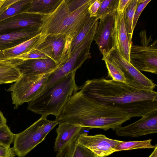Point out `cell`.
Masks as SVG:
<instances>
[{"label": "cell", "mask_w": 157, "mask_h": 157, "mask_svg": "<svg viewBox=\"0 0 157 157\" xmlns=\"http://www.w3.org/2000/svg\"><path fill=\"white\" fill-rule=\"evenodd\" d=\"M80 90L89 98L119 109L132 117L157 111V93L154 90L140 89L103 78L86 80Z\"/></svg>", "instance_id": "cell-1"}, {"label": "cell", "mask_w": 157, "mask_h": 157, "mask_svg": "<svg viewBox=\"0 0 157 157\" xmlns=\"http://www.w3.org/2000/svg\"><path fill=\"white\" fill-rule=\"evenodd\" d=\"M132 117L117 108L90 98L81 91L75 93L56 120L58 124L68 123L88 128L116 130Z\"/></svg>", "instance_id": "cell-2"}, {"label": "cell", "mask_w": 157, "mask_h": 157, "mask_svg": "<svg viewBox=\"0 0 157 157\" xmlns=\"http://www.w3.org/2000/svg\"><path fill=\"white\" fill-rule=\"evenodd\" d=\"M76 71L67 75L28 102L27 109L41 116L59 117L71 97L80 90L75 80Z\"/></svg>", "instance_id": "cell-3"}, {"label": "cell", "mask_w": 157, "mask_h": 157, "mask_svg": "<svg viewBox=\"0 0 157 157\" xmlns=\"http://www.w3.org/2000/svg\"><path fill=\"white\" fill-rule=\"evenodd\" d=\"M91 0L77 10L70 11L65 0H63L52 14L44 15L40 34L45 36L50 34L65 35L72 41L90 18L88 11Z\"/></svg>", "instance_id": "cell-4"}, {"label": "cell", "mask_w": 157, "mask_h": 157, "mask_svg": "<svg viewBox=\"0 0 157 157\" xmlns=\"http://www.w3.org/2000/svg\"><path fill=\"white\" fill-rule=\"evenodd\" d=\"M140 45H132L130 63L140 71L157 74V40L153 41L151 36L147 35L144 29L139 33Z\"/></svg>", "instance_id": "cell-5"}, {"label": "cell", "mask_w": 157, "mask_h": 157, "mask_svg": "<svg viewBox=\"0 0 157 157\" xmlns=\"http://www.w3.org/2000/svg\"><path fill=\"white\" fill-rule=\"evenodd\" d=\"M50 73L21 75L7 90L11 92L12 102L15 107L29 102L38 95L44 89Z\"/></svg>", "instance_id": "cell-6"}, {"label": "cell", "mask_w": 157, "mask_h": 157, "mask_svg": "<svg viewBox=\"0 0 157 157\" xmlns=\"http://www.w3.org/2000/svg\"><path fill=\"white\" fill-rule=\"evenodd\" d=\"M98 23L94 25L76 51L68 59L51 73L44 87L47 89L69 74L81 67L84 62L91 57L90 49L97 29Z\"/></svg>", "instance_id": "cell-7"}, {"label": "cell", "mask_w": 157, "mask_h": 157, "mask_svg": "<svg viewBox=\"0 0 157 157\" xmlns=\"http://www.w3.org/2000/svg\"><path fill=\"white\" fill-rule=\"evenodd\" d=\"M106 56L118 66L124 75L126 84L142 90H153L155 88V83L135 68L115 48H112Z\"/></svg>", "instance_id": "cell-8"}, {"label": "cell", "mask_w": 157, "mask_h": 157, "mask_svg": "<svg viewBox=\"0 0 157 157\" xmlns=\"http://www.w3.org/2000/svg\"><path fill=\"white\" fill-rule=\"evenodd\" d=\"M36 48L46 51L58 67L70 58L69 50L72 41L64 34H50L44 37Z\"/></svg>", "instance_id": "cell-9"}, {"label": "cell", "mask_w": 157, "mask_h": 157, "mask_svg": "<svg viewBox=\"0 0 157 157\" xmlns=\"http://www.w3.org/2000/svg\"><path fill=\"white\" fill-rule=\"evenodd\" d=\"M39 119L24 131L15 134L13 147L16 155L24 157L46 136L41 132Z\"/></svg>", "instance_id": "cell-10"}, {"label": "cell", "mask_w": 157, "mask_h": 157, "mask_svg": "<svg viewBox=\"0 0 157 157\" xmlns=\"http://www.w3.org/2000/svg\"><path fill=\"white\" fill-rule=\"evenodd\" d=\"M157 132V111L142 117L137 121L116 130L119 136L138 137Z\"/></svg>", "instance_id": "cell-11"}, {"label": "cell", "mask_w": 157, "mask_h": 157, "mask_svg": "<svg viewBox=\"0 0 157 157\" xmlns=\"http://www.w3.org/2000/svg\"><path fill=\"white\" fill-rule=\"evenodd\" d=\"M44 15L28 13H21L0 21V35L13 32L26 27L41 29Z\"/></svg>", "instance_id": "cell-12"}, {"label": "cell", "mask_w": 157, "mask_h": 157, "mask_svg": "<svg viewBox=\"0 0 157 157\" xmlns=\"http://www.w3.org/2000/svg\"><path fill=\"white\" fill-rule=\"evenodd\" d=\"M121 141L101 134L89 136L85 132L80 134L78 139V144L90 149L98 157H106L116 152L114 148Z\"/></svg>", "instance_id": "cell-13"}, {"label": "cell", "mask_w": 157, "mask_h": 157, "mask_svg": "<svg viewBox=\"0 0 157 157\" xmlns=\"http://www.w3.org/2000/svg\"><path fill=\"white\" fill-rule=\"evenodd\" d=\"M114 12L106 16L104 20H100L94 38L103 58L105 57L113 47Z\"/></svg>", "instance_id": "cell-14"}, {"label": "cell", "mask_w": 157, "mask_h": 157, "mask_svg": "<svg viewBox=\"0 0 157 157\" xmlns=\"http://www.w3.org/2000/svg\"><path fill=\"white\" fill-rule=\"evenodd\" d=\"M113 47L125 59L130 62V48L132 43L129 41L124 21V11L118 14L114 12Z\"/></svg>", "instance_id": "cell-15"}, {"label": "cell", "mask_w": 157, "mask_h": 157, "mask_svg": "<svg viewBox=\"0 0 157 157\" xmlns=\"http://www.w3.org/2000/svg\"><path fill=\"white\" fill-rule=\"evenodd\" d=\"M14 67L21 75H37L51 73L58 66L52 59L48 58L22 60Z\"/></svg>", "instance_id": "cell-16"}, {"label": "cell", "mask_w": 157, "mask_h": 157, "mask_svg": "<svg viewBox=\"0 0 157 157\" xmlns=\"http://www.w3.org/2000/svg\"><path fill=\"white\" fill-rule=\"evenodd\" d=\"M41 29L26 27L13 32L0 35V50L18 45L40 34Z\"/></svg>", "instance_id": "cell-17"}, {"label": "cell", "mask_w": 157, "mask_h": 157, "mask_svg": "<svg viewBox=\"0 0 157 157\" xmlns=\"http://www.w3.org/2000/svg\"><path fill=\"white\" fill-rule=\"evenodd\" d=\"M85 128L68 123L59 124L56 129L57 136L54 150L57 152L63 148L72 140L82 133Z\"/></svg>", "instance_id": "cell-18"}, {"label": "cell", "mask_w": 157, "mask_h": 157, "mask_svg": "<svg viewBox=\"0 0 157 157\" xmlns=\"http://www.w3.org/2000/svg\"><path fill=\"white\" fill-rule=\"evenodd\" d=\"M43 38V37L40 33L13 47L0 50V61L13 59L36 48L40 43Z\"/></svg>", "instance_id": "cell-19"}, {"label": "cell", "mask_w": 157, "mask_h": 157, "mask_svg": "<svg viewBox=\"0 0 157 157\" xmlns=\"http://www.w3.org/2000/svg\"><path fill=\"white\" fill-rule=\"evenodd\" d=\"M30 0H6L0 8V21L25 13Z\"/></svg>", "instance_id": "cell-20"}, {"label": "cell", "mask_w": 157, "mask_h": 157, "mask_svg": "<svg viewBox=\"0 0 157 157\" xmlns=\"http://www.w3.org/2000/svg\"><path fill=\"white\" fill-rule=\"evenodd\" d=\"M63 0H30L25 13L49 15L57 9Z\"/></svg>", "instance_id": "cell-21"}, {"label": "cell", "mask_w": 157, "mask_h": 157, "mask_svg": "<svg viewBox=\"0 0 157 157\" xmlns=\"http://www.w3.org/2000/svg\"><path fill=\"white\" fill-rule=\"evenodd\" d=\"M21 75L11 63L7 61H0V85L15 82Z\"/></svg>", "instance_id": "cell-22"}, {"label": "cell", "mask_w": 157, "mask_h": 157, "mask_svg": "<svg viewBox=\"0 0 157 157\" xmlns=\"http://www.w3.org/2000/svg\"><path fill=\"white\" fill-rule=\"evenodd\" d=\"M98 20L95 17H91L71 42L69 50L70 57L78 48L88 34L94 24Z\"/></svg>", "instance_id": "cell-23"}, {"label": "cell", "mask_w": 157, "mask_h": 157, "mask_svg": "<svg viewBox=\"0 0 157 157\" xmlns=\"http://www.w3.org/2000/svg\"><path fill=\"white\" fill-rule=\"evenodd\" d=\"M138 0H131L124 11V21L129 40L132 43L133 20Z\"/></svg>", "instance_id": "cell-24"}, {"label": "cell", "mask_w": 157, "mask_h": 157, "mask_svg": "<svg viewBox=\"0 0 157 157\" xmlns=\"http://www.w3.org/2000/svg\"><path fill=\"white\" fill-rule=\"evenodd\" d=\"M108 71V77L112 80L126 83V80L124 75L117 64L109 57L102 58Z\"/></svg>", "instance_id": "cell-25"}, {"label": "cell", "mask_w": 157, "mask_h": 157, "mask_svg": "<svg viewBox=\"0 0 157 157\" xmlns=\"http://www.w3.org/2000/svg\"><path fill=\"white\" fill-rule=\"evenodd\" d=\"M151 139H149L142 141H121L115 147L114 150L117 152L137 149L154 148L155 145L151 144Z\"/></svg>", "instance_id": "cell-26"}, {"label": "cell", "mask_w": 157, "mask_h": 157, "mask_svg": "<svg viewBox=\"0 0 157 157\" xmlns=\"http://www.w3.org/2000/svg\"><path fill=\"white\" fill-rule=\"evenodd\" d=\"M118 1L119 0H103L95 17L96 19L103 21L106 16L116 11Z\"/></svg>", "instance_id": "cell-27"}, {"label": "cell", "mask_w": 157, "mask_h": 157, "mask_svg": "<svg viewBox=\"0 0 157 157\" xmlns=\"http://www.w3.org/2000/svg\"><path fill=\"white\" fill-rule=\"evenodd\" d=\"M15 134L13 133L7 125L3 124L0 126V145L10 147L13 141Z\"/></svg>", "instance_id": "cell-28"}, {"label": "cell", "mask_w": 157, "mask_h": 157, "mask_svg": "<svg viewBox=\"0 0 157 157\" xmlns=\"http://www.w3.org/2000/svg\"><path fill=\"white\" fill-rule=\"evenodd\" d=\"M80 134L76 136L60 150L57 151L56 157H72Z\"/></svg>", "instance_id": "cell-29"}, {"label": "cell", "mask_w": 157, "mask_h": 157, "mask_svg": "<svg viewBox=\"0 0 157 157\" xmlns=\"http://www.w3.org/2000/svg\"><path fill=\"white\" fill-rule=\"evenodd\" d=\"M40 120V128L42 133L45 136L58 124L55 120H49L47 117L41 116L39 118Z\"/></svg>", "instance_id": "cell-30"}, {"label": "cell", "mask_w": 157, "mask_h": 157, "mask_svg": "<svg viewBox=\"0 0 157 157\" xmlns=\"http://www.w3.org/2000/svg\"><path fill=\"white\" fill-rule=\"evenodd\" d=\"M72 157H98L91 150L79 144H78Z\"/></svg>", "instance_id": "cell-31"}, {"label": "cell", "mask_w": 157, "mask_h": 157, "mask_svg": "<svg viewBox=\"0 0 157 157\" xmlns=\"http://www.w3.org/2000/svg\"><path fill=\"white\" fill-rule=\"evenodd\" d=\"M151 0H138L135 11L132 24L133 30L143 11Z\"/></svg>", "instance_id": "cell-32"}, {"label": "cell", "mask_w": 157, "mask_h": 157, "mask_svg": "<svg viewBox=\"0 0 157 157\" xmlns=\"http://www.w3.org/2000/svg\"><path fill=\"white\" fill-rule=\"evenodd\" d=\"M103 0H91L88 8L90 17H96Z\"/></svg>", "instance_id": "cell-33"}, {"label": "cell", "mask_w": 157, "mask_h": 157, "mask_svg": "<svg viewBox=\"0 0 157 157\" xmlns=\"http://www.w3.org/2000/svg\"><path fill=\"white\" fill-rule=\"evenodd\" d=\"M69 10L73 11L85 4L88 0H65Z\"/></svg>", "instance_id": "cell-34"}, {"label": "cell", "mask_w": 157, "mask_h": 157, "mask_svg": "<svg viewBox=\"0 0 157 157\" xmlns=\"http://www.w3.org/2000/svg\"><path fill=\"white\" fill-rule=\"evenodd\" d=\"M15 155L13 147H7L0 145V157H14Z\"/></svg>", "instance_id": "cell-35"}, {"label": "cell", "mask_w": 157, "mask_h": 157, "mask_svg": "<svg viewBox=\"0 0 157 157\" xmlns=\"http://www.w3.org/2000/svg\"><path fill=\"white\" fill-rule=\"evenodd\" d=\"M131 1V0H119L116 9L117 13L120 14L123 13Z\"/></svg>", "instance_id": "cell-36"}, {"label": "cell", "mask_w": 157, "mask_h": 157, "mask_svg": "<svg viewBox=\"0 0 157 157\" xmlns=\"http://www.w3.org/2000/svg\"><path fill=\"white\" fill-rule=\"evenodd\" d=\"M6 120L2 113L0 111V125L6 124Z\"/></svg>", "instance_id": "cell-37"}, {"label": "cell", "mask_w": 157, "mask_h": 157, "mask_svg": "<svg viewBox=\"0 0 157 157\" xmlns=\"http://www.w3.org/2000/svg\"><path fill=\"white\" fill-rule=\"evenodd\" d=\"M148 157H157V145H155L154 149L151 154Z\"/></svg>", "instance_id": "cell-38"}, {"label": "cell", "mask_w": 157, "mask_h": 157, "mask_svg": "<svg viewBox=\"0 0 157 157\" xmlns=\"http://www.w3.org/2000/svg\"><path fill=\"white\" fill-rule=\"evenodd\" d=\"M6 0H0V8L4 2Z\"/></svg>", "instance_id": "cell-39"}, {"label": "cell", "mask_w": 157, "mask_h": 157, "mask_svg": "<svg viewBox=\"0 0 157 157\" xmlns=\"http://www.w3.org/2000/svg\"><path fill=\"white\" fill-rule=\"evenodd\" d=\"M1 126V125H0V126Z\"/></svg>", "instance_id": "cell-40"}, {"label": "cell", "mask_w": 157, "mask_h": 157, "mask_svg": "<svg viewBox=\"0 0 157 157\" xmlns=\"http://www.w3.org/2000/svg\"></svg>", "instance_id": "cell-41"}]
</instances>
